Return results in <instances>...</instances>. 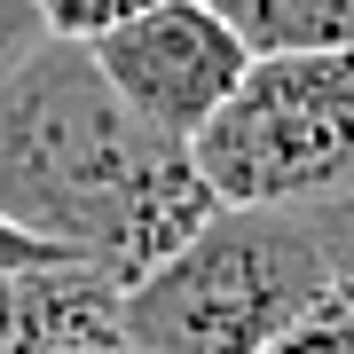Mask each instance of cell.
Instances as JSON below:
<instances>
[{
  "label": "cell",
  "instance_id": "1",
  "mask_svg": "<svg viewBox=\"0 0 354 354\" xmlns=\"http://www.w3.org/2000/svg\"><path fill=\"white\" fill-rule=\"evenodd\" d=\"M213 213L189 142L158 134L87 48L48 39L16 79H0V221L24 236L134 283Z\"/></svg>",
  "mask_w": 354,
  "mask_h": 354
},
{
  "label": "cell",
  "instance_id": "2",
  "mask_svg": "<svg viewBox=\"0 0 354 354\" xmlns=\"http://www.w3.org/2000/svg\"><path fill=\"white\" fill-rule=\"evenodd\" d=\"M330 299L299 213H213L181 252L118 291V354H268Z\"/></svg>",
  "mask_w": 354,
  "mask_h": 354
},
{
  "label": "cell",
  "instance_id": "3",
  "mask_svg": "<svg viewBox=\"0 0 354 354\" xmlns=\"http://www.w3.org/2000/svg\"><path fill=\"white\" fill-rule=\"evenodd\" d=\"M221 213H307L354 181V55H268L189 142Z\"/></svg>",
  "mask_w": 354,
  "mask_h": 354
},
{
  "label": "cell",
  "instance_id": "4",
  "mask_svg": "<svg viewBox=\"0 0 354 354\" xmlns=\"http://www.w3.org/2000/svg\"><path fill=\"white\" fill-rule=\"evenodd\" d=\"M87 55L102 64V79L174 142H197L221 118V102L244 87V71H252L244 39L228 32L205 0H174V8H158V16H142L127 32L95 39Z\"/></svg>",
  "mask_w": 354,
  "mask_h": 354
},
{
  "label": "cell",
  "instance_id": "5",
  "mask_svg": "<svg viewBox=\"0 0 354 354\" xmlns=\"http://www.w3.org/2000/svg\"><path fill=\"white\" fill-rule=\"evenodd\" d=\"M118 291L102 268H39L0 283V354H64V346H111L118 339Z\"/></svg>",
  "mask_w": 354,
  "mask_h": 354
},
{
  "label": "cell",
  "instance_id": "6",
  "mask_svg": "<svg viewBox=\"0 0 354 354\" xmlns=\"http://www.w3.org/2000/svg\"><path fill=\"white\" fill-rule=\"evenodd\" d=\"M244 55H354V0H205Z\"/></svg>",
  "mask_w": 354,
  "mask_h": 354
},
{
  "label": "cell",
  "instance_id": "7",
  "mask_svg": "<svg viewBox=\"0 0 354 354\" xmlns=\"http://www.w3.org/2000/svg\"><path fill=\"white\" fill-rule=\"evenodd\" d=\"M174 8V0H39V24H48V39H71V48H95V39L127 32L142 24V16Z\"/></svg>",
  "mask_w": 354,
  "mask_h": 354
},
{
  "label": "cell",
  "instance_id": "8",
  "mask_svg": "<svg viewBox=\"0 0 354 354\" xmlns=\"http://www.w3.org/2000/svg\"><path fill=\"white\" fill-rule=\"evenodd\" d=\"M307 236H315V252H323V276H330V299L354 315V181L339 197H323V205H307Z\"/></svg>",
  "mask_w": 354,
  "mask_h": 354
},
{
  "label": "cell",
  "instance_id": "9",
  "mask_svg": "<svg viewBox=\"0 0 354 354\" xmlns=\"http://www.w3.org/2000/svg\"><path fill=\"white\" fill-rule=\"evenodd\" d=\"M268 354H354V315H346L339 299H323V307H307Z\"/></svg>",
  "mask_w": 354,
  "mask_h": 354
},
{
  "label": "cell",
  "instance_id": "10",
  "mask_svg": "<svg viewBox=\"0 0 354 354\" xmlns=\"http://www.w3.org/2000/svg\"><path fill=\"white\" fill-rule=\"evenodd\" d=\"M39 48H48L39 0H0V79H16V71H24Z\"/></svg>",
  "mask_w": 354,
  "mask_h": 354
},
{
  "label": "cell",
  "instance_id": "11",
  "mask_svg": "<svg viewBox=\"0 0 354 354\" xmlns=\"http://www.w3.org/2000/svg\"><path fill=\"white\" fill-rule=\"evenodd\" d=\"M39 268H64V252L39 244V236H24L16 221H0V283L8 276H39Z\"/></svg>",
  "mask_w": 354,
  "mask_h": 354
},
{
  "label": "cell",
  "instance_id": "12",
  "mask_svg": "<svg viewBox=\"0 0 354 354\" xmlns=\"http://www.w3.org/2000/svg\"><path fill=\"white\" fill-rule=\"evenodd\" d=\"M64 354H118V346H64Z\"/></svg>",
  "mask_w": 354,
  "mask_h": 354
}]
</instances>
